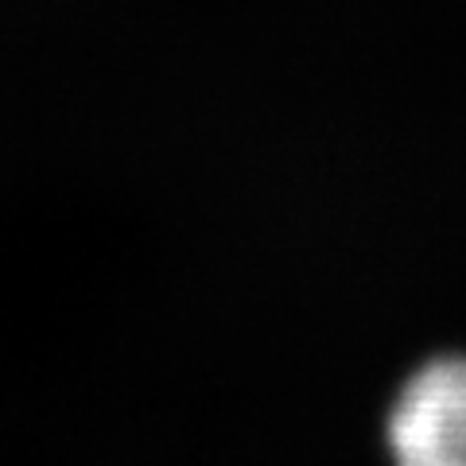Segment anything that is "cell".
<instances>
[{"instance_id":"obj_1","label":"cell","mask_w":466,"mask_h":466,"mask_svg":"<svg viewBox=\"0 0 466 466\" xmlns=\"http://www.w3.org/2000/svg\"><path fill=\"white\" fill-rule=\"evenodd\" d=\"M392 466H466V354L424 361L385 420Z\"/></svg>"}]
</instances>
